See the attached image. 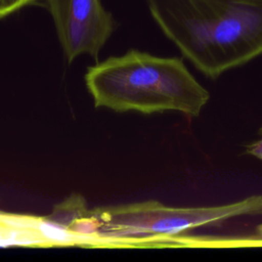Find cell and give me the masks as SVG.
<instances>
[{"label": "cell", "mask_w": 262, "mask_h": 262, "mask_svg": "<svg viewBox=\"0 0 262 262\" xmlns=\"http://www.w3.org/2000/svg\"><path fill=\"white\" fill-rule=\"evenodd\" d=\"M88 211L85 199L80 194H72L57 204L52 212L44 218L49 222L71 230L74 224L87 216Z\"/></svg>", "instance_id": "cell-5"}, {"label": "cell", "mask_w": 262, "mask_h": 262, "mask_svg": "<svg viewBox=\"0 0 262 262\" xmlns=\"http://www.w3.org/2000/svg\"><path fill=\"white\" fill-rule=\"evenodd\" d=\"M42 0H0V19Z\"/></svg>", "instance_id": "cell-6"}, {"label": "cell", "mask_w": 262, "mask_h": 262, "mask_svg": "<svg viewBox=\"0 0 262 262\" xmlns=\"http://www.w3.org/2000/svg\"><path fill=\"white\" fill-rule=\"evenodd\" d=\"M165 36L215 79L262 54V0H146Z\"/></svg>", "instance_id": "cell-1"}, {"label": "cell", "mask_w": 262, "mask_h": 262, "mask_svg": "<svg viewBox=\"0 0 262 262\" xmlns=\"http://www.w3.org/2000/svg\"><path fill=\"white\" fill-rule=\"evenodd\" d=\"M45 1L69 62L82 54L97 58L116 27L100 0Z\"/></svg>", "instance_id": "cell-4"}, {"label": "cell", "mask_w": 262, "mask_h": 262, "mask_svg": "<svg viewBox=\"0 0 262 262\" xmlns=\"http://www.w3.org/2000/svg\"><path fill=\"white\" fill-rule=\"evenodd\" d=\"M257 139L246 145V152L262 161V127L257 132Z\"/></svg>", "instance_id": "cell-7"}, {"label": "cell", "mask_w": 262, "mask_h": 262, "mask_svg": "<svg viewBox=\"0 0 262 262\" xmlns=\"http://www.w3.org/2000/svg\"><path fill=\"white\" fill-rule=\"evenodd\" d=\"M85 83L96 107L118 113L176 111L198 117L210 99L181 58L135 49L89 67Z\"/></svg>", "instance_id": "cell-2"}, {"label": "cell", "mask_w": 262, "mask_h": 262, "mask_svg": "<svg viewBox=\"0 0 262 262\" xmlns=\"http://www.w3.org/2000/svg\"><path fill=\"white\" fill-rule=\"evenodd\" d=\"M262 215V195L209 207H170L149 200L127 205L89 210L71 230L95 239L113 238L124 244H140L147 239H168L201 226L220 223L241 216Z\"/></svg>", "instance_id": "cell-3"}]
</instances>
